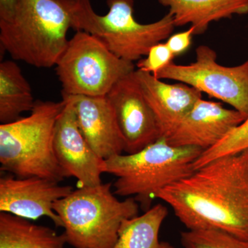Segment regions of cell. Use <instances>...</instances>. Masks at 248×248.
<instances>
[{
    "label": "cell",
    "mask_w": 248,
    "mask_h": 248,
    "mask_svg": "<svg viewBox=\"0 0 248 248\" xmlns=\"http://www.w3.org/2000/svg\"><path fill=\"white\" fill-rule=\"evenodd\" d=\"M194 32L195 29L190 27L187 31L174 34L168 39L166 44L174 57L182 55L188 50L192 45V36L195 35Z\"/></svg>",
    "instance_id": "7402d4cb"
},
{
    "label": "cell",
    "mask_w": 248,
    "mask_h": 248,
    "mask_svg": "<svg viewBox=\"0 0 248 248\" xmlns=\"http://www.w3.org/2000/svg\"><path fill=\"white\" fill-rule=\"evenodd\" d=\"M135 75L156 117L161 138H168L202 98L200 91L188 85L167 84L140 70H135Z\"/></svg>",
    "instance_id": "4fadbf2b"
},
{
    "label": "cell",
    "mask_w": 248,
    "mask_h": 248,
    "mask_svg": "<svg viewBox=\"0 0 248 248\" xmlns=\"http://www.w3.org/2000/svg\"><path fill=\"white\" fill-rule=\"evenodd\" d=\"M168 213L165 205L156 204L143 215L124 221L112 248H174L159 239L160 230Z\"/></svg>",
    "instance_id": "ac0fdd59"
},
{
    "label": "cell",
    "mask_w": 248,
    "mask_h": 248,
    "mask_svg": "<svg viewBox=\"0 0 248 248\" xmlns=\"http://www.w3.org/2000/svg\"><path fill=\"white\" fill-rule=\"evenodd\" d=\"M32 89L14 60L0 63V122L9 124L20 119L22 113L35 107Z\"/></svg>",
    "instance_id": "e0dca14e"
},
{
    "label": "cell",
    "mask_w": 248,
    "mask_h": 248,
    "mask_svg": "<svg viewBox=\"0 0 248 248\" xmlns=\"http://www.w3.org/2000/svg\"><path fill=\"white\" fill-rule=\"evenodd\" d=\"M65 101L37 100L30 115L0 125L1 170L17 177L60 182L66 178L53 149L55 124Z\"/></svg>",
    "instance_id": "8992f818"
},
{
    "label": "cell",
    "mask_w": 248,
    "mask_h": 248,
    "mask_svg": "<svg viewBox=\"0 0 248 248\" xmlns=\"http://www.w3.org/2000/svg\"><path fill=\"white\" fill-rule=\"evenodd\" d=\"M246 119L239 111L202 98L166 140L173 146L197 147L204 152L221 141Z\"/></svg>",
    "instance_id": "7c38bea8"
},
{
    "label": "cell",
    "mask_w": 248,
    "mask_h": 248,
    "mask_svg": "<svg viewBox=\"0 0 248 248\" xmlns=\"http://www.w3.org/2000/svg\"><path fill=\"white\" fill-rule=\"evenodd\" d=\"M112 186V183H102L79 187L54 204L67 243L73 248H112L122 223L138 216V202L119 200Z\"/></svg>",
    "instance_id": "5b68a950"
},
{
    "label": "cell",
    "mask_w": 248,
    "mask_h": 248,
    "mask_svg": "<svg viewBox=\"0 0 248 248\" xmlns=\"http://www.w3.org/2000/svg\"><path fill=\"white\" fill-rule=\"evenodd\" d=\"M155 198L187 230L224 232L248 241V150L210 161Z\"/></svg>",
    "instance_id": "6da1fadb"
},
{
    "label": "cell",
    "mask_w": 248,
    "mask_h": 248,
    "mask_svg": "<svg viewBox=\"0 0 248 248\" xmlns=\"http://www.w3.org/2000/svg\"><path fill=\"white\" fill-rule=\"evenodd\" d=\"M135 71L122 78L107 95L115 112L126 154L138 153L161 138L156 117Z\"/></svg>",
    "instance_id": "9c48e42d"
},
{
    "label": "cell",
    "mask_w": 248,
    "mask_h": 248,
    "mask_svg": "<svg viewBox=\"0 0 248 248\" xmlns=\"http://www.w3.org/2000/svg\"><path fill=\"white\" fill-rule=\"evenodd\" d=\"M181 243L184 248H248V241L214 230L182 232Z\"/></svg>",
    "instance_id": "d6986e66"
},
{
    "label": "cell",
    "mask_w": 248,
    "mask_h": 248,
    "mask_svg": "<svg viewBox=\"0 0 248 248\" xmlns=\"http://www.w3.org/2000/svg\"><path fill=\"white\" fill-rule=\"evenodd\" d=\"M69 96L80 130L93 151L104 160L122 154L123 138L107 97Z\"/></svg>",
    "instance_id": "5bb4252c"
},
{
    "label": "cell",
    "mask_w": 248,
    "mask_h": 248,
    "mask_svg": "<svg viewBox=\"0 0 248 248\" xmlns=\"http://www.w3.org/2000/svg\"><path fill=\"white\" fill-rule=\"evenodd\" d=\"M94 36L76 31L55 65L62 95L107 97L124 77L135 71Z\"/></svg>",
    "instance_id": "52a82bcc"
},
{
    "label": "cell",
    "mask_w": 248,
    "mask_h": 248,
    "mask_svg": "<svg viewBox=\"0 0 248 248\" xmlns=\"http://www.w3.org/2000/svg\"><path fill=\"white\" fill-rule=\"evenodd\" d=\"M174 58L166 42H160L150 49L146 58L137 62V67L140 71L156 76L160 71L172 63Z\"/></svg>",
    "instance_id": "44dd1931"
},
{
    "label": "cell",
    "mask_w": 248,
    "mask_h": 248,
    "mask_svg": "<svg viewBox=\"0 0 248 248\" xmlns=\"http://www.w3.org/2000/svg\"><path fill=\"white\" fill-rule=\"evenodd\" d=\"M203 151L197 147H176L165 138L133 154L104 160V173L117 177L114 193L132 197L148 210L160 190L195 172L194 164Z\"/></svg>",
    "instance_id": "277c9868"
},
{
    "label": "cell",
    "mask_w": 248,
    "mask_h": 248,
    "mask_svg": "<svg viewBox=\"0 0 248 248\" xmlns=\"http://www.w3.org/2000/svg\"><path fill=\"white\" fill-rule=\"evenodd\" d=\"M73 190L71 186L60 185V182L46 178L1 176L0 212L29 220L48 217L55 226L62 228L53 205Z\"/></svg>",
    "instance_id": "8fae6325"
},
{
    "label": "cell",
    "mask_w": 248,
    "mask_h": 248,
    "mask_svg": "<svg viewBox=\"0 0 248 248\" xmlns=\"http://www.w3.org/2000/svg\"><path fill=\"white\" fill-rule=\"evenodd\" d=\"M195 61L188 65L172 62L155 78L188 85L202 93L229 104L248 117V60L235 66L217 63V54L206 45L195 50Z\"/></svg>",
    "instance_id": "ba28073f"
},
{
    "label": "cell",
    "mask_w": 248,
    "mask_h": 248,
    "mask_svg": "<svg viewBox=\"0 0 248 248\" xmlns=\"http://www.w3.org/2000/svg\"><path fill=\"white\" fill-rule=\"evenodd\" d=\"M71 29L70 15L59 0H18L12 17L0 21L1 48L13 60L51 68L68 45Z\"/></svg>",
    "instance_id": "7a4b0ae2"
},
{
    "label": "cell",
    "mask_w": 248,
    "mask_h": 248,
    "mask_svg": "<svg viewBox=\"0 0 248 248\" xmlns=\"http://www.w3.org/2000/svg\"><path fill=\"white\" fill-rule=\"evenodd\" d=\"M169 8L176 27L190 24L202 35L213 22L248 14V0H158Z\"/></svg>",
    "instance_id": "9a60e30c"
},
{
    "label": "cell",
    "mask_w": 248,
    "mask_h": 248,
    "mask_svg": "<svg viewBox=\"0 0 248 248\" xmlns=\"http://www.w3.org/2000/svg\"><path fill=\"white\" fill-rule=\"evenodd\" d=\"M59 1L69 14L73 30L91 34L116 56L133 63L168 40L176 27L169 13L156 22L139 23L134 17V0H107L108 12L104 16L94 11L91 0Z\"/></svg>",
    "instance_id": "3957f363"
},
{
    "label": "cell",
    "mask_w": 248,
    "mask_h": 248,
    "mask_svg": "<svg viewBox=\"0 0 248 248\" xmlns=\"http://www.w3.org/2000/svg\"><path fill=\"white\" fill-rule=\"evenodd\" d=\"M65 106L56 124L53 149L65 177L76 178L79 187L102 184L104 160L89 146L78 125L71 96L62 95Z\"/></svg>",
    "instance_id": "30bf717a"
},
{
    "label": "cell",
    "mask_w": 248,
    "mask_h": 248,
    "mask_svg": "<svg viewBox=\"0 0 248 248\" xmlns=\"http://www.w3.org/2000/svg\"><path fill=\"white\" fill-rule=\"evenodd\" d=\"M64 233L11 214L0 213V248H65Z\"/></svg>",
    "instance_id": "2e32d148"
},
{
    "label": "cell",
    "mask_w": 248,
    "mask_h": 248,
    "mask_svg": "<svg viewBox=\"0 0 248 248\" xmlns=\"http://www.w3.org/2000/svg\"><path fill=\"white\" fill-rule=\"evenodd\" d=\"M18 0H0V21L9 20L14 14Z\"/></svg>",
    "instance_id": "603a6c76"
},
{
    "label": "cell",
    "mask_w": 248,
    "mask_h": 248,
    "mask_svg": "<svg viewBox=\"0 0 248 248\" xmlns=\"http://www.w3.org/2000/svg\"><path fill=\"white\" fill-rule=\"evenodd\" d=\"M248 150V117L244 122L231 130L215 146L202 153L194 164V169H200L210 161L227 156L237 154Z\"/></svg>",
    "instance_id": "ffe728a7"
}]
</instances>
